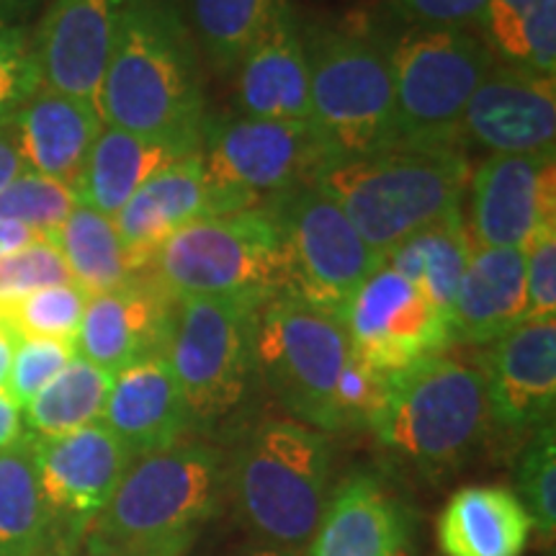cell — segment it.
Wrapping results in <instances>:
<instances>
[{"label":"cell","instance_id":"6da1fadb","mask_svg":"<svg viewBox=\"0 0 556 556\" xmlns=\"http://www.w3.org/2000/svg\"><path fill=\"white\" fill-rule=\"evenodd\" d=\"M96 109L106 127L201 150L206 109L197 54L170 0H124Z\"/></svg>","mask_w":556,"mask_h":556},{"label":"cell","instance_id":"7a4b0ae2","mask_svg":"<svg viewBox=\"0 0 556 556\" xmlns=\"http://www.w3.org/2000/svg\"><path fill=\"white\" fill-rule=\"evenodd\" d=\"M469 176L458 148L394 144L371 155H332L309 186L328 193L366 245L387 258L420 229L462 212Z\"/></svg>","mask_w":556,"mask_h":556},{"label":"cell","instance_id":"3957f363","mask_svg":"<svg viewBox=\"0 0 556 556\" xmlns=\"http://www.w3.org/2000/svg\"><path fill=\"white\" fill-rule=\"evenodd\" d=\"M225 492L227 467L219 451L176 443L129 464L88 533L124 556H186Z\"/></svg>","mask_w":556,"mask_h":556},{"label":"cell","instance_id":"277c9868","mask_svg":"<svg viewBox=\"0 0 556 556\" xmlns=\"http://www.w3.org/2000/svg\"><path fill=\"white\" fill-rule=\"evenodd\" d=\"M332 446L299 420H266L242 438L227 490L242 523L263 544L307 546L330 503Z\"/></svg>","mask_w":556,"mask_h":556},{"label":"cell","instance_id":"5b68a950","mask_svg":"<svg viewBox=\"0 0 556 556\" xmlns=\"http://www.w3.org/2000/svg\"><path fill=\"white\" fill-rule=\"evenodd\" d=\"M490 428L484 368L438 353L389 377L368 430L400 462L446 471L467 462Z\"/></svg>","mask_w":556,"mask_h":556},{"label":"cell","instance_id":"8992f818","mask_svg":"<svg viewBox=\"0 0 556 556\" xmlns=\"http://www.w3.org/2000/svg\"><path fill=\"white\" fill-rule=\"evenodd\" d=\"M152 276L176 299H232L261 309L289 287L287 242L274 206L214 214L165 242Z\"/></svg>","mask_w":556,"mask_h":556},{"label":"cell","instance_id":"52a82bcc","mask_svg":"<svg viewBox=\"0 0 556 556\" xmlns=\"http://www.w3.org/2000/svg\"><path fill=\"white\" fill-rule=\"evenodd\" d=\"M302 37L312 124L330 155H371L402 144L392 70L381 41L348 26H312Z\"/></svg>","mask_w":556,"mask_h":556},{"label":"cell","instance_id":"ba28073f","mask_svg":"<svg viewBox=\"0 0 556 556\" xmlns=\"http://www.w3.org/2000/svg\"><path fill=\"white\" fill-rule=\"evenodd\" d=\"M397 101L400 142L456 148L464 111L495 54L467 29L413 26L387 47Z\"/></svg>","mask_w":556,"mask_h":556},{"label":"cell","instance_id":"9c48e42d","mask_svg":"<svg viewBox=\"0 0 556 556\" xmlns=\"http://www.w3.org/2000/svg\"><path fill=\"white\" fill-rule=\"evenodd\" d=\"M351 358L343 325L294 294L263 304L253 330V368L304 426L338 433L336 389Z\"/></svg>","mask_w":556,"mask_h":556},{"label":"cell","instance_id":"30bf717a","mask_svg":"<svg viewBox=\"0 0 556 556\" xmlns=\"http://www.w3.org/2000/svg\"><path fill=\"white\" fill-rule=\"evenodd\" d=\"M332 157L315 124L240 119L212 124L201 142V165L217 214L270 206L309 186Z\"/></svg>","mask_w":556,"mask_h":556},{"label":"cell","instance_id":"8fae6325","mask_svg":"<svg viewBox=\"0 0 556 556\" xmlns=\"http://www.w3.org/2000/svg\"><path fill=\"white\" fill-rule=\"evenodd\" d=\"M258 309L232 299H178L168 356L191 420H222L245 397Z\"/></svg>","mask_w":556,"mask_h":556},{"label":"cell","instance_id":"7c38bea8","mask_svg":"<svg viewBox=\"0 0 556 556\" xmlns=\"http://www.w3.org/2000/svg\"><path fill=\"white\" fill-rule=\"evenodd\" d=\"M270 206L287 242V294L343 323L348 302L384 258L366 245L343 208L315 186H299Z\"/></svg>","mask_w":556,"mask_h":556},{"label":"cell","instance_id":"4fadbf2b","mask_svg":"<svg viewBox=\"0 0 556 556\" xmlns=\"http://www.w3.org/2000/svg\"><path fill=\"white\" fill-rule=\"evenodd\" d=\"M340 325L353 356L384 377L438 356L454 343L448 317L387 263L361 283Z\"/></svg>","mask_w":556,"mask_h":556},{"label":"cell","instance_id":"5bb4252c","mask_svg":"<svg viewBox=\"0 0 556 556\" xmlns=\"http://www.w3.org/2000/svg\"><path fill=\"white\" fill-rule=\"evenodd\" d=\"M31 438L41 495L52 516V544L78 539L114 497L135 456L103 422Z\"/></svg>","mask_w":556,"mask_h":556},{"label":"cell","instance_id":"9a60e30c","mask_svg":"<svg viewBox=\"0 0 556 556\" xmlns=\"http://www.w3.org/2000/svg\"><path fill=\"white\" fill-rule=\"evenodd\" d=\"M554 152L490 155L469 176V235L482 248L526 250L556 225Z\"/></svg>","mask_w":556,"mask_h":556},{"label":"cell","instance_id":"2e32d148","mask_svg":"<svg viewBox=\"0 0 556 556\" xmlns=\"http://www.w3.org/2000/svg\"><path fill=\"white\" fill-rule=\"evenodd\" d=\"M124 0H50L31 54L41 86L99 106Z\"/></svg>","mask_w":556,"mask_h":556},{"label":"cell","instance_id":"e0dca14e","mask_svg":"<svg viewBox=\"0 0 556 556\" xmlns=\"http://www.w3.org/2000/svg\"><path fill=\"white\" fill-rule=\"evenodd\" d=\"M462 131L492 155L554 152L556 80L516 65H492L464 111Z\"/></svg>","mask_w":556,"mask_h":556},{"label":"cell","instance_id":"ac0fdd59","mask_svg":"<svg viewBox=\"0 0 556 556\" xmlns=\"http://www.w3.org/2000/svg\"><path fill=\"white\" fill-rule=\"evenodd\" d=\"M492 426L523 435L552 426L556 407V317L526 319L492 343L484 368Z\"/></svg>","mask_w":556,"mask_h":556},{"label":"cell","instance_id":"d6986e66","mask_svg":"<svg viewBox=\"0 0 556 556\" xmlns=\"http://www.w3.org/2000/svg\"><path fill=\"white\" fill-rule=\"evenodd\" d=\"M176 299L142 276L109 294L90 296L75 336V353L109 374H119L139 361L168 353Z\"/></svg>","mask_w":556,"mask_h":556},{"label":"cell","instance_id":"ffe728a7","mask_svg":"<svg viewBox=\"0 0 556 556\" xmlns=\"http://www.w3.org/2000/svg\"><path fill=\"white\" fill-rule=\"evenodd\" d=\"M238 106L248 119L312 124L307 50L287 0L238 62Z\"/></svg>","mask_w":556,"mask_h":556},{"label":"cell","instance_id":"44dd1931","mask_svg":"<svg viewBox=\"0 0 556 556\" xmlns=\"http://www.w3.org/2000/svg\"><path fill=\"white\" fill-rule=\"evenodd\" d=\"M214 214L217 208L206 186L201 152L150 178L114 217L135 276H150L152 263L173 235Z\"/></svg>","mask_w":556,"mask_h":556},{"label":"cell","instance_id":"7402d4cb","mask_svg":"<svg viewBox=\"0 0 556 556\" xmlns=\"http://www.w3.org/2000/svg\"><path fill=\"white\" fill-rule=\"evenodd\" d=\"M101 422L135 458L180 443L191 415L165 353L116 374Z\"/></svg>","mask_w":556,"mask_h":556},{"label":"cell","instance_id":"603a6c76","mask_svg":"<svg viewBox=\"0 0 556 556\" xmlns=\"http://www.w3.org/2000/svg\"><path fill=\"white\" fill-rule=\"evenodd\" d=\"M526 319V250L475 245L451 307V336L469 345L495 343Z\"/></svg>","mask_w":556,"mask_h":556},{"label":"cell","instance_id":"cb8c5ba5","mask_svg":"<svg viewBox=\"0 0 556 556\" xmlns=\"http://www.w3.org/2000/svg\"><path fill=\"white\" fill-rule=\"evenodd\" d=\"M103 119L93 103L41 86L21 109L11 135L26 170L60 180L75 191Z\"/></svg>","mask_w":556,"mask_h":556},{"label":"cell","instance_id":"d4e9b609","mask_svg":"<svg viewBox=\"0 0 556 556\" xmlns=\"http://www.w3.org/2000/svg\"><path fill=\"white\" fill-rule=\"evenodd\" d=\"M405 539L397 500L377 477L356 475L330 495L307 556H400Z\"/></svg>","mask_w":556,"mask_h":556},{"label":"cell","instance_id":"484cf974","mask_svg":"<svg viewBox=\"0 0 556 556\" xmlns=\"http://www.w3.org/2000/svg\"><path fill=\"white\" fill-rule=\"evenodd\" d=\"M533 523L507 486L471 484L451 495L435 523L443 556H523Z\"/></svg>","mask_w":556,"mask_h":556},{"label":"cell","instance_id":"4316f807","mask_svg":"<svg viewBox=\"0 0 556 556\" xmlns=\"http://www.w3.org/2000/svg\"><path fill=\"white\" fill-rule=\"evenodd\" d=\"M189 155L197 152L135 131L103 127L75 184V197L78 204L114 219L150 178Z\"/></svg>","mask_w":556,"mask_h":556},{"label":"cell","instance_id":"83f0119b","mask_svg":"<svg viewBox=\"0 0 556 556\" xmlns=\"http://www.w3.org/2000/svg\"><path fill=\"white\" fill-rule=\"evenodd\" d=\"M471 250L475 240L464 212H454L394 248L384 263L415 283L451 323V307Z\"/></svg>","mask_w":556,"mask_h":556},{"label":"cell","instance_id":"f1b7e54d","mask_svg":"<svg viewBox=\"0 0 556 556\" xmlns=\"http://www.w3.org/2000/svg\"><path fill=\"white\" fill-rule=\"evenodd\" d=\"M52 546V516L41 495L34 438L0 451V556H45Z\"/></svg>","mask_w":556,"mask_h":556},{"label":"cell","instance_id":"f546056e","mask_svg":"<svg viewBox=\"0 0 556 556\" xmlns=\"http://www.w3.org/2000/svg\"><path fill=\"white\" fill-rule=\"evenodd\" d=\"M45 238L60 250L73 283L86 291L88 299L109 294L139 278L129 266L114 219L86 204L75 206L73 214Z\"/></svg>","mask_w":556,"mask_h":556},{"label":"cell","instance_id":"4dcf8cb0","mask_svg":"<svg viewBox=\"0 0 556 556\" xmlns=\"http://www.w3.org/2000/svg\"><path fill=\"white\" fill-rule=\"evenodd\" d=\"M114 374L75 356L24 407V428L29 435L54 438L101 422Z\"/></svg>","mask_w":556,"mask_h":556},{"label":"cell","instance_id":"1f68e13d","mask_svg":"<svg viewBox=\"0 0 556 556\" xmlns=\"http://www.w3.org/2000/svg\"><path fill=\"white\" fill-rule=\"evenodd\" d=\"M283 0H189L193 37L214 67H238Z\"/></svg>","mask_w":556,"mask_h":556},{"label":"cell","instance_id":"d6a6232c","mask_svg":"<svg viewBox=\"0 0 556 556\" xmlns=\"http://www.w3.org/2000/svg\"><path fill=\"white\" fill-rule=\"evenodd\" d=\"M88 296L75 283L34 291L18 302L0 307V317L16 338H58L75 343Z\"/></svg>","mask_w":556,"mask_h":556},{"label":"cell","instance_id":"836d02e7","mask_svg":"<svg viewBox=\"0 0 556 556\" xmlns=\"http://www.w3.org/2000/svg\"><path fill=\"white\" fill-rule=\"evenodd\" d=\"M78 197L60 180L24 170L0 191V222H16L39 235H50L65 222Z\"/></svg>","mask_w":556,"mask_h":556},{"label":"cell","instance_id":"e575fe53","mask_svg":"<svg viewBox=\"0 0 556 556\" xmlns=\"http://www.w3.org/2000/svg\"><path fill=\"white\" fill-rule=\"evenodd\" d=\"M539 533L552 536L556 528V435L546 426L528 438L516 464V490Z\"/></svg>","mask_w":556,"mask_h":556},{"label":"cell","instance_id":"d590c367","mask_svg":"<svg viewBox=\"0 0 556 556\" xmlns=\"http://www.w3.org/2000/svg\"><path fill=\"white\" fill-rule=\"evenodd\" d=\"M41 88L31 37L21 24L0 21V131L11 129L21 109Z\"/></svg>","mask_w":556,"mask_h":556},{"label":"cell","instance_id":"8d00e7d4","mask_svg":"<svg viewBox=\"0 0 556 556\" xmlns=\"http://www.w3.org/2000/svg\"><path fill=\"white\" fill-rule=\"evenodd\" d=\"M60 283H73V276L60 250L47 238L0 258V307Z\"/></svg>","mask_w":556,"mask_h":556},{"label":"cell","instance_id":"74e56055","mask_svg":"<svg viewBox=\"0 0 556 556\" xmlns=\"http://www.w3.org/2000/svg\"><path fill=\"white\" fill-rule=\"evenodd\" d=\"M75 343L58 338H21L13 353L5 389L24 409L73 361Z\"/></svg>","mask_w":556,"mask_h":556},{"label":"cell","instance_id":"f35d334b","mask_svg":"<svg viewBox=\"0 0 556 556\" xmlns=\"http://www.w3.org/2000/svg\"><path fill=\"white\" fill-rule=\"evenodd\" d=\"M387 387L389 377L374 371V368H368L366 364H361V361L351 353L336 389L338 433L340 430L371 428L374 417L379 415L381 405H384Z\"/></svg>","mask_w":556,"mask_h":556},{"label":"cell","instance_id":"ab89813d","mask_svg":"<svg viewBox=\"0 0 556 556\" xmlns=\"http://www.w3.org/2000/svg\"><path fill=\"white\" fill-rule=\"evenodd\" d=\"M528 255V319L556 317V225L544 227Z\"/></svg>","mask_w":556,"mask_h":556},{"label":"cell","instance_id":"60d3db41","mask_svg":"<svg viewBox=\"0 0 556 556\" xmlns=\"http://www.w3.org/2000/svg\"><path fill=\"white\" fill-rule=\"evenodd\" d=\"M392 5L415 26L471 29L484 26L490 0H392Z\"/></svg>","mask_w":556,"mask_h":556},{"label":"cell","instance_id":"b9f144b4","mask_svg":"<svg viewBox=\"0 0 556 556\" xmlns=\"http://www.w3.org/2000/svg\"><path fill=\"white\" fill-rule=\"evenodd\" d=\"M24 435V409L11 397L9 389L0 387V451L18 443Z\"/></svg>","mask_w":556,"mask_h":556},{"label":"cell","instance_id":"7bdbcfd3","mask_svg":"<svg viewBox=\"0 0 556 556\" xmlns=\"http://www.w3.org/2000/svg\"><path fill=\"white\" fill-rule=\"evenodd\" d=\"M45 556H124L99 541L96 536H90L86 531L83 536L73 539V541H62V544H52L50 552Z\"/></svg>","mask_w":556,"mask_h":556},{"label":"cell","instance_id":"ee69618b","mask_svg":"<svg viewBox=\"0 0 556 556\" xmlns=\"http://www.w3.org/2000/svg\"><path fill=\"white\" fill-rule=\"evenodd\" d=\"M24 170H26V165L18 155L16 139H13L11 129L0 131V191H3L13 178Z\"/></svg>","mask_w":556,"mask_h":556},{"label":"cell","instance_id":"f6af8a7d","mask_svg":"<svg viewBox=\"0 0 556 556\" xmlns=\"http://www.w3.org/2000/svg\"><path fill=\"white\" fill-rule=\"evenodd\" d=\"M45 238V235L34 232V229L16 225V222H0V258L3 255L16 253V250L31 245L34 240Z\"/></svg>","mask_w":556,"mask_h":556},{"label":"cell","instance_id":"bcb514c9","mask_svg":"<svg viewBox=\"0 0 556 556\" xmlns=\"http://www.w3.org/2000/svg\"><path fill=\"white\" fill-rule=\"evenodd\" d=\"M41 0H0V21H11L16 24L18 16L29 13L31 9H37Z\"/></svg>","mask_w":556,"mask_h":556},{"label":"cell","instance_id":"7dc6e473","mask_svg":"<svg viewBox=\"0 0 556 556\" xmlns=\"http://www.w3.org/2000/svg\"><path fill=\"white\" fill-rule=\"evenodd\" d=\"M235 556H296V552H289V548H281V546H274V544H263V541H258V544L242 548V552H238Z\"/></svg>","mask_w":556,"mask_h":556}]
</instances>
